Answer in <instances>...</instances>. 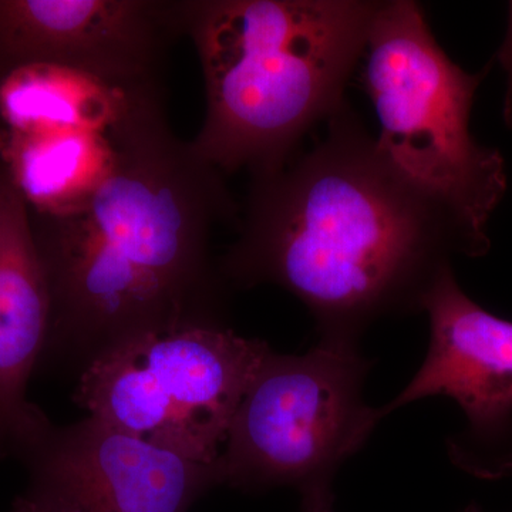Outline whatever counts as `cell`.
Listing matches in <instances>:
<instances>
[{
  "label": "cell",
  "mask_w": 512,
  "mask_h": 512,
  "mask_svg": "<svg viewBox=\"0 0 512 512\" xmlns=\"http://www.w3.org/2000/svg\"><path fill=\"white\" fill-rule=\"evenodd\" d=\"M238 232L224 282L281 286L319 340L352 345L383 316L423 311L451 256L490 249L393 167L348 103L311 150L251 175Z\"/></svg>",
  "instance_id": "6da1fadb"
},
{
  "label": "cell",
  "mask_w": 512,
  "mask_h": 512,
  "mask_svg": "<svg viewBox=\"0 0 512 512\" xmlns=\"http://www.w3.org/2000/svg\"><path fill=\"white\" fill-rule=\"evenodd\" d=\"M111 138L116 164L86 207L29 211L50 293L47 345L82 370L134 336L221 322L211 235L241 214L225 175L171 131L164 103Z\"/></svg>",
  "instance_id": "7a4b0ae2"
},
{
  "label": "cell",
  "mask_w": 512,
  "mask_h": 512,
  "mask_svg": "<svg viewBox=\"0 0 512 512\" xmlns=\"http://www.w3.org/2000/svg\"><path fill=\"white\" fill-rule=\"evenodd\" d=\"M379 2L184 0L207 111L192 147L222 174L274 170L345 106Z\"/></svg>",
  "instance_id": "3957f363"
},
{
  "label": "cell",
  "mask_w": 512,
  "mask_h": 512,
  "mask_svg": "<svg viewBox=\"0 0 512 512\" xmlns=\"http://www.w3.org/2000/svg\"><path fill=\"white\" fill-rule=\"evenodd\" d=\"M362 80L379 120L380 150L480 241L507 190L503 156L480 146L471 110L487 67L467 73L441 49L413 0L377 3Z\"/></svg>",
  "instance_id": "277c9868"
},
{
  "label": "cell",
  "mask_w": 512,
  "mask_h": 512,
  "mask_svg": "<svg viewBox=\"0 0 512 512\" xmlns=\"http://www.w3.org/2000/svg\"><path fill=\"white\" fill-rule=\"evenodd\" d=\"M370 365L352 343L319 340L305 355L269 350L229 424L221 485L293 487L301 512H335L333 478L384 417L363 397Z\"/></svg>",
  "instance_id": "5b68a950"
},
{
  "label": "cell",
  "mask_w": 512,
  "mask_h": 512,
  "mask_svg": "<svg viewBox=\"0 0 512 512\" xmlns=\"http://www.w3.org/2000/svg\"><path fill=\"white\" fill-rule=\"evenodd\" d=\"M222 322L144 333L94 357L76 402L114 429L217 464L229 424L268 355Z\"/></svg>",
  "instance_id": "8992f818"
},
{
  "label": "cell",
  "mask_w": 512,
  "mask_h": 512,
  "mask_svg": "<svg viewBox=\"0 0 512 512\" xmlns=\"http://www.w3.org/2000/svg\"><path fill=\"white\" fill-rule=\"evenodd\" d=\"M430 346L419 372L382 407L383 416L426 397L446 396L467 427L448 441L451 460L483 478L512 474V322L485 311L448 268L427 293Z\"/></svg>",
  "instance_id": "52a82bcc"
},
{
  "label": "cell",
  "mask_w": 512,
  "mask_h": 512,
  "mask_svg": "<svg viewBox=\"0 0 512 512\" xmlns=\"http://www.w3.org/2000/svg\"><path fill=\"white\" fill-rule=\"evenodd\" d=\"M184 0H0V82L55 64L127 87L163 86Z\"/></svg>",
  "instance_id": "ba28073f"
},
{
  "label": "cell",
  "mask_w": 512,
  "mask_h": 512,
  "mask_svg": "<svg viewBox=\"0 0 512 512\" xmlns=\"http://www.w3.org/2000/svg\"><path fill=\"white\" fill-rule=\"evenodd\" d=\"M33 490L80 512H188L215 485L204 464L89 416L49 436L29 456Z\"/></svg>",
  "instance_id": "9c48e42d"
},
{
  "label": "cell",
  "mask_w": 512,
  "mask_h": 512,
  "mask_svg": "<svg viewBox=\"0 0 512 512\" xmlns=\"http://www.w3.org/2000/svg\"><path fill=\"white\" fill-rule=\"evenodd\" d=\"M50 328V293L28 204L0 164V456H30L52 431L26 400Z\"/></svg>",
  "instance_id": "30bf717a"
},
{
  "label": "cell",
  "mask_w": 512,
  "mask_h": 512,
  "mask_svg": "<svg viewBox=\"0 0 512 512\" xmlns=\"http://www.w3.org/2000/svg\"><path fill=\"white\" fill-rule=\"evenodd\" d=\"M164 101L163 86L127 87L55 64H30L0 82V130L83 131L113 136Z\"/></svg>",
  "instance_id": "8fae6325"
},
{
  "label": "cell",
  "mask_w": 512,
  "mask_h": 512,
  "mask_svg": "<svg viewBox=\"0 0 512 512\" xmlns=\"http://www.w3.org/2000/svg\"><path fill=\"white\" fill-rule=\"evenodd\" d=\"M110 136L83 131L0 130V164L30 212L64 217L89 204L116 164Z\"/></svg>",
  "instance_id": "7c38bea8"
},
{
  "label": "cell",
  "mask_w": 512,
  "mask_h": 512,
  "mask_svg": "<svg viewBox=\"0 0 512 512\" xmlns=\"http://www.w3.org/2000/svg\"><path fill=\"white\" fill-rule=\"evenodd\" d=\"M12 512H80L73 505L64 503L59 498L52 497L37 490H30L13 504Z\"/></svg>",
  "instance_id": "4fadbf2b"
},
{
  "label": "cell",
  "mask_w": 512,
  "mask_h": 512,
  "mask_svg": "<svg viewBox=\"0 0 512 512\" xmlns=\"http://www.w3.org/2000/svg\"><path fill=\"white\" fill-rule=\"evenodd\" d=\"M501 66L507 74V93H505L504 103V119L505 123L512 126V2L510 5V15H508V29L505 35L503 46H501L500 53Z\"/></svg>",
  "instance_id": "5bb4252c"
},
{
  "label": "cell",
  "mask_w": 512,
  "mask_h": 512,
  "mask_svg": "<svg viewBox=\"0 0 512 512\" xmlns=\"http://www.w3.org/2000/svg\"><path fill=\"white\" fill-rule=\"evenodd\" d=\"M464 512H480V511H478V508L476 507V505H471V507H468L467 510Z\"/></svg>",
  "instance_id": "9a60e30c"
}]
</instances>
